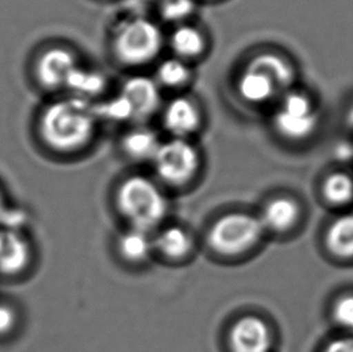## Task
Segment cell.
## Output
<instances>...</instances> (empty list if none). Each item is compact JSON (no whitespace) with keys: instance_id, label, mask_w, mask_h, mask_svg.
<instances>
[{"instance_id":"obj_1","label":"cell","mask_w":353,"mask_h":352,"mask_svg":"<svg viewBox=\"0 0 353 352\" xmlns=\"http://www.w3.org/2000/svg\"><path fill=\"white\" fill-rule=\"evenodd\" d=\"M98 121L94 104L69 95L43 108L38 121L39 138L53 153H77L94 137Z\"/></svg>"},{"instance_id":"obj_2","label":"cell","mask_w":353,"mask_h":352,"mask_svg":"<svg viewBox=\"0 0 353 352\" xmlns=\"http://www.w3.org/2000/svg\"><path fill=\"white\" fill-rule=\"evenodd\" d=\"M164 45L162 29L146 17H133L119 24L112 35V52L121 64L143 67L157 59Z\"/></svg>"},{"instance_id":"obj_3","label":"cell","mask_w":353,"mask_h":352,"mask_svg":"<svg viewBox=\"0 0 353 352\" xmlns=\"http://www.w3.org/2000/svg\"><path fill=\"white\" fill-rule=\"evenodd\" d=\"M119 206L134 228L150 232L165 217L168 203L161 190L143 176L124 181L119 192Z\"/></svg>"},{"instance_id":"obj_4","label":"cell","mask_w":353,"mask_h":352,"mask_svg":"<svg viewBox=\"0 0 353 352\" xmlns=\"http://www.w3.org/2000/svg\"><path fill=\"white\" fill-rule=\"evenodd\" d=\"M272 119L277 133L288 140L301 141L315 133L320 114L309 95L291 90L281 95Z\"/></svg>"},{"instance_id":"obj_5","label":"cell","mask_w":353,"mask_h":352,"mask_svg":"<svg viewBox=\"0 0 353 352\" xmlns=\"http://www.w3.org/2000/svg\"><path fill=\"white\" fill-rule=\"evenodd\" d=\"M263 231L259 219L251 215H227L211 229L210 243L219 253L236 255L252 248L262 237Z\"/></svg>"},{"instance_id":"obj_6","label":"cell","mask_w":353,"mask_h":352,"mask_svg":"<svg viewBox=\"0 0 353 352\" xmlns=\"http://www.w3.org/2000/svg\"><path fill=\"white\" fill-rule=\"evenodd\" d=\"M152 162L163 180L183 184L196 174L199 156L188 139L172 138L162 141Z\"/></svg>"},{"instance_id":"obj_7","label":"cell","mask_w":353,"mask_h":352,"mask_svg":"<svg viewBox=\"0 0 353 352\" xmlns=\"http://www.w3.org/2000/svg\"><path fill=\"white\" fill-rule=\"evenodd\" d=\"M34 246L22 228L0 227V279L17 280L33 268Z\"/></svg>"},{"instance_id":"obj_8","label":"cell","mask_w":353,"mask_h":352,"mask_svg":"<svg viewBox=\"0 0 353 352\" xmlns=\"http://www.w3.org/2000/svg\"><path fill=\"white\" fill-rule=\"evenodd\" d=\"M79 66L75 53L69 48L54 46L39 56L35 77L43 90H65L69 77Z\"/></svg>"},{"instance_id":"obj_9","label":"cell","mask_w":353,"mask_h":352,"mask_svg":"<svg viewBox=\"0 0 353 352\" xmlns=\"http://www.w3.org/2000/svg\"><path fill=\"white\" fill-rule=\"evenodd\" d=\"M162 122L172 138L188 139L201 127V109L190 97L177 95L162 106Z\"/></svg>"},{"instance_id":"obj_10","label":"cell","mask_w":353,"mask_h":352,"mask_svg":"<svg viewBox=\"0 0 353 352\" xmlns=\"http://www.w3.org/2000/svg\"><path fill=\"white\" fill-rule=\"evenodd\" d=\"M133 106L135 121L143 122L162 110L161 87L152 77L135 75L129 77L119 90Z\"/></svg>"},{"instance_id":"obj_11","label":"cell","mask_w":353,"mask_h":352,"mask_svg":"<svg viewBox=\"0 0 353 352\" xmlns=\"http://www.w3.org/2000/svg\"><path fill=\"white\" fill-rule=\"evenodd\" d=\"M230 345L234 352H268L272 346L270 329L258 317H243L230 332Z\"/></svg>"},{"instance_id":"obj_12","label":"cell","mask_w":353,"mask_h":352,"mask_svg":"<svg viewBox=\"0 0 353 352\" xmlns=\"http://www.w3.org/2000/svg\"><path fill=\"white\" fill-rule=\"evenodd\" d=\"M246 66L264 72L272 80L280 95L293 90L296 84V72L293 63L281 53L274 51H263L253 55Z\"/></svg>"},{"instance_id":"obj_13","label":"cell","mask_w":353,"mask_h":352,"mask_svg":"<svg viewBox=\"0 0 353 352\" xmlns=\"http://www.w3.org/2000/svg\"><path fill=\"white\" fill-rule=\"evenodd\" d=\"M239 97L248 104H267L275 97H281L275 84L254 68L245 66L236 79Z\"/></svg>"},{"instance_id":"obj_14","label":"cell","mask_w":353,"mask_h":352,"mask_svg":"<svg viewBox=\"0 0 353 352\" xmlns=\"http://www.w3.org/2000/svg\"><path fill=\"white\" fill-rule=\"evenodd\" d=\"M169 46L172 48L174 57L190 63L204 55L208 41L201 29L186 22L177 24L174 28L169 38Z\"/></svg>"},{"instance_id":"obj_15","label":"cell","mask_w":353,"mask_h":352,"mask_svg":"<svg viewBox=\"0 0 353 352\" xmlns=\"http://www.w3.org/2000/svg\"><path fill=\"white\" fill-rule=\"evenodd\" d=\"M162 141L153 129L138 126L125 133L122 146L129 157L137 161H153Z\"/></svg>"},{"instance_id":"obj_16","label":"cell","mask_w":353,"mask_h":352,"mask_svg":"<svg viewBox=\"0 0 353 352\" xmlns=\"http://www.w3.org/2000/svg\"><path fill=\"white\" fill-rule=\"evenodd\" d=\"M106 86L108 80L103 72L79 66L69 77L65 90H69L72 97L91 101L104 93Z\"/></svg>"},{"instance_id":"obj_17","label":"cell","mask_w":353,"mask_h":352,"mask_svg":"<svg viewBox=\"0 0 353 352\" xmlns=\"http://www.w3.org/2000/svg\"><path fill=\"white\" fill-rule=\"evenodd\" d=\"M298 216L299 208L296 202L288 198H277L264 208L259 221L264 229L282 232L291 228L296 224Z\"/></svg>"},{"instance_id":"obj_18","label":"cell","mask_w":353,"mask_h":352,"mask_svg":"<svg viewBox=\"0 0 353 352\" xmlns=\"http://www.w3.org/2000/svg\"><path fill=\"white\" fill-rule=\"evenodd\" d=\"M325 244L336 257L353 258V214L343 215L330 224Z\"/></svg>"},{"instance_id":"obj_19","label":"cell","mask_w":353,"mask_h":352,"mask_svg":"<svg viewBox=\"0 0 353 352\" xmlns=\"http://www.w3.org/2000/svg\"><path fill=\"white\" fill-rule=\"evenodd\" d=\"M192 79V69L190 63L180 58L172 57L163 59L157 66L156 77L159 87H167L170 90H180L187 86Z\"/></svg>"},{"instance_id":"obj_20","label":"cell","mask_w":353,"mask_h":352,"mask_svg":"<svg viewBox=\"0 0 353 352\" xmlns=\"http://www.w3.org/2000/svg\"><path fill=\"white\" fill-rule=\"evenodd\" d=\"M153 246L154 240L150 237V232L134 227L125 232L119 240L121 253L130 261H143L152 251Z\"/></svg>"},{"instance_id":"obj_21","label":"cell","mask_w":353,"mask_h":352,"mask_svg":"<svg viewBox=\"0 0 353 352\" xmlns=\"http://www.w3.org/2000/svg\"><path fill=\"white\" fill-rule=\"evenodd\" d=\"M154 246H157L167 256L181 257L190 251L191 239L183 229L170 227L161 232L154 240Z\"/></svg>"},{"instance_id":"obj_22","label":"cell","mask_w":353,"mask_h":352,"mask_svg":"<svg viewBox=\"0 0 353 352\" xmlns=\"http://www.w3.org/2000/svg\"><path fill=\"white\" fill-rule=\"evenodd\" d=\"M97 116L99 119H105L111 122H129L135 121L133 106L129 100L121 92L110 99L94 105Z\"/></svg>"},{"instance_id":"obj_23","label":"cell","mask_w":353,"mask_h":352,"mask_svg":"<svg viewBox=\"0 0 353 352\" xmlns=\"http://www.w3.org/2000/svg\"><path fill=\"white\" fill-rule=\"evenodd\" d=\"M325 199L333 205H346L353 200V179L344 173L328 176L323 184Z\"/></svg>"},{"instance_id":"obj_24","label":"cell","mask_w":353,"mask_h":352,"mask_svg":"<svg viewBox=\"0 0 353 352\" xmlns=\"http://www.w3.org/2000/svg\"><path fill=\"white\" fill-rule=\"evenodd\" d=\"M158 14L168 23L188 22L196 9V0H157Z\"/></svg>"},{"instance_id":"obj_25","label":"cell","mask_w":353,"mask_h":352,"mask_svg":"<svg viewBox=\"0 0 353 352\" xmlns=\"http://www.w3.org/2000/svg\"><path fill=\"white\" fill-rule=\"evenodd\" d=\"M21 311L11 300L0 298V340L9 339L21 326Z\"/></svg>"},{"instance_id":"obj_26","label":"cell","mask_w":353,"mask_h":352,"mask_svg":"<svg viewBox=\"0 0 353 352\" xmlns=\"http://www.w3.org/2000/svg\"><path fill=\"white\" fill-rule=\"evenodd\" d=\"M333 319L350 335H353V295H343L335 302Z\"/></svg>"},{"instance_id":"obj_27","label":"cell","mask_w":353,"mask_h":352,"mask_svg":"<svg viewBox=\"0 0 353 352\" xmlns=\"http://www.w3.org/2000/svg\"><path fill=\"white\" fill-rule=\"evenodd\" d=\"M26 221H27V216L23 211L9 205L4 192L0 187V227L22 228Z\"/></svg>"},{"instance_id":"obj_28","label":"cell","mask_w":353,"mask_h":352,"mask_svg":"<svg viewBox=\"0 0 353 352\" xmlns=\"http://www.w3.org/2000/svg\"><path fill=\"white\" fill-rule=\"evenodd\" d=\"M323 352H353V335L334 339L325 346Z\"/></svg>"},{"instance_id":"obj_29","label":"cell","mask_w":353,"mask_h":352,"mask_svg":"<svg viewBox=\"0 0 353 352\" xmlns=\"http://www.w3.org/2000/svg\"><path fill=\"white\" fill-rule=\"evenodd\" d=\"M352 119H353V115H352Z\"/></svg>"}]
</instances>
